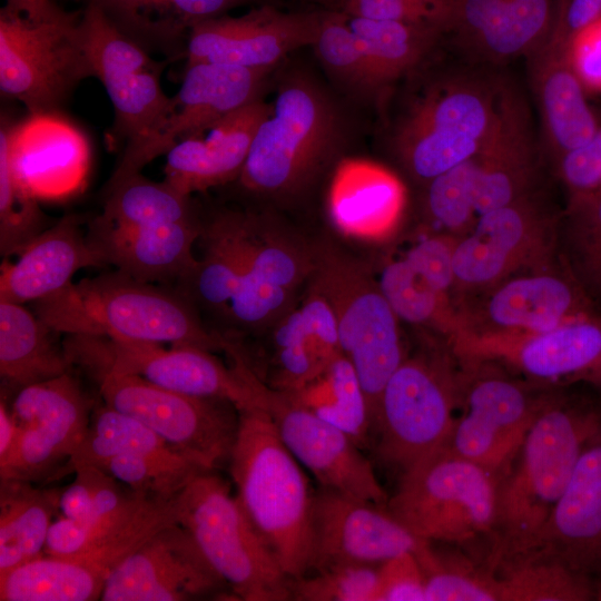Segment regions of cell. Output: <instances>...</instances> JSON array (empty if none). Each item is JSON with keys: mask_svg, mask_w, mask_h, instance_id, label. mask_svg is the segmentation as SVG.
<instances>
[{"mask_svg": "<svg viewBox=\"0 0 601 601\" xmlns=\"http://www.w3.org/2000/svg\"><path fill=\"white\" fill-rule=\"evenodd\" d=\"M601 428V404L585 397L543 400L509 471L500 479L491 561L528 553Z\"/></svg>", "mask_w": 601, "mask_h": 601, "instance_id": "6da1fadb", "label": "cell"}, {"mask_svg": "<svg viewBox=\"0 0 601 601\" xmlns=\"http://www.w3.org/2000/svg\"><path fill=\"white\" fill-rule=\"evenodd\" d=\"M32 312L63 335L189 345L224 351L227 339L207 327L175 286L136 279L120 270L78 283L32 303Z\"/></svg>", "mask_w": 601, "mask_h": 601, "instance_id": "7a4b0ae2", "label": "cell"}, {"mask_svg": "<svg viewBox=\"0 0 601 601\" xmlns=\"http://www.w3.org/2000/svg\"><path fill=\"white\" fill-rule=\"evenodd\" d=\"M239 416L228 464L236 497L284 572L299 579L311 570L315 490L264 410H240Z\"/></svg>", "mask_w": 601, "mask_h": 601, "instance_id": "3957f363", "label": "cell"}, {"mask_svg": "<svg viewBox=\"0 0 601 601\" xmlns=\"http://www.w3.org/2000/svg\"><path fill=\"white\" fill-rule=\"evenodd\" d=\"M505 85L462 72L427 88L394 137L396 154L408 174L427 184L477 155L496 124Z\"/></svg>", "mask_w": 601, "mask_h": 601, "instance_id": "277c9868", "label": "cell"}, {"mask_svg": "<svg viewBox=\"0 0 601 601\" xmlns=\"http://www.w3.org/2000/svg\"><path fill=\"white\" fill-rule=\"evenodd\" d=\"M313 259L308 286L334 312L341 351L358 375L373 426L382 391L406 357L400 319L359 260L329 244L313 247Z\"/></svg>", "mask_w": 601, "mask_h": 601, "instance_id": "5b68a950", "label": "cell"}, {"mask_svg": "<svg viewBox=\"0 0 601 601\" xmlns=\"http://www.w3.org/2000/svg\"><path fill=\"white\" fill-rule=\"evenodd\" d=\"M176 502L178 523L236 599L292 600L293 580L216 471L197 474Z\"/></svg>", "mask_w": 601, "mask_h": 601, "instance_id": "8992f818", "label": "cell"}, {"mask_svg": "<svg viewBox=\"0 0 601 601\" xmlns=\"http://www.w3.org/2000/svg\"><path fill=\"white\" fill-rule=\"evenodd\" d=\"M80 12L56 3L39 11L0 10V91L29 114L59 112L83 79L93 77Z\"/></svg>", "mask_w": 601, "mask_h": 601, "instance_id": "52a82bcc", "label": "cell"}, {"mask_svg": "<svg viewBox=\"0 0 601 601\" xmlns=\"http://www.w3.org/2000/svg\"><path fill=\"white\" fill-rule=\"evenodd\" d=\"M500 477L449 450L402 475L390 513L425 542L463 543L495 530Z\"/></svg>", "mask_w": 601, "mask_h": 601, "instance_id": "ba28073f", "label": "cell"}, {"mask_svg": "<svg viewBox=\"0 0 601 601\" xmlns=\"http://www.w3.org/2000/svg\"><path fill=\"white\" fill-rule=\"evenodd\" d=\"M63 345L72 367L87 375L114 372L140 376L181 394L225 398L237 408L257 407L256 374L235 353L226 366L210 351L162 343L106 336L65 335Z\"/></svg>", "mask_w": 601, "mask_h": 601, "instance_id": "9c48e42d", "label": "cell"}, {"mask_svg": "<svg viewBox=\"0 0 601 601\" xmlns=\"http://www.w3.org/2000/svg\"><path fill=\"white\" fill-rule=\"evenodd\" d=\"M88 376L107 406L140 421L193 463L208 471L229 464L240 421L233 402L181 394L137 375Z\"/></svg>", "mask_w": 601, "mask_h": 601, "instance_id": "30bf717a", "label": "cell"}, {"mask_svg": "<svg viewBox=\"0 0 601 601\" xmlns=\"http://www.w3.org/2000/svg\"><path fill=\"white\" fill-rule=\"evenodd\" d=\"M456 387L445 362L428 353L407 356L386 382L371 446L400 475L446 443L455 418Z\"/></svg>", "mask_w": 601, "mask_h": 601, "instance_id": "8fae6325", "label": "cell"}, {"mask_svg": "<svg viewBox=\"0 0 601 601\" xmlns=\"http://www.w3.org/2000/svg\"><path fill=\"white\" fill-rule=\"evenodd\" d=\"M334 136V115L324 97L306 81H290L259 124L237 180L253 194H290L317 170Z\"/></svg>", "mask_w": 601, "mask_h": 601, "instance_id": "7c38bea8", "label": "cell"}, {"mask_svg": "<svg viewBox=\"0 0 601 601\" xmlns=\"http://www.w3.org/2000/svg\"><path fill=\"white\" fill-rule=\"evenodd\" d=\"M268 71L211 62L187 63L181 85L162 116L127 140L104 195L141 174L146 165L167 155L178 142L201 136L228 115L260 98Z\"/></svg>", "mask_w": 601, "mask_h": 601, "instance_id": "4fadbf2b", "label": "cell"}, {"mask_svg": "<svg viewBox=\"0 0 601 601\" xmlns=\"http://www.w3.org/2000/svg\"><path fill=\"white\" fill-rule=\"evenodd\" d=\"M9 407L19 436L0 462V479L31 483L62 472L83 441L95 408L71 372L20 388Z\"/></svg>", "mask_w": 601, "mask_h": 601, "instance_id": "5bb4252c", "label": "cell"}, {"mask_svg": "<svg viewBox=\"0 0 601 601\" xmlns=\"http://www.w3.org/2000/svg\"><path fill=\"white\" fill-rule=\"evenodd\" d=\"M558 221L533 195L479 216L456 239L454 290L484 292L520 272L545 266L556 249Z\"/></svg>", "mask_w": 601, "mask_h": 601, "instance_id": "9a60e30c", "label": "cell"}, {"mask_svg": "<svg viewBox=\"0 0 601 601\" xmlns=\"http://www.w3.org/2000/svg\"><path fill=\"white\" fill-rule=\"evenodd\" d=\"M597 314L561 266L515 274L482 292L473 305L456 311L451 339L505 337L546 332Z\"/></svg>", "mask_w": 601, "mask_h": 601, "instance_id": "2e32d148", "label": "cell"}, {"mask_svg": "<svg viewBox=\"0 0 601 601\" xmlns=\"http://www.w3.org/2000/svg\"><path fill=\"white\" fill-rule=\"evenodd\" d=\"M80 31L93 77L114 106V138L129 140L165 112L170 97L162 91L160 77L169 60H155L92 3L81 12Z\"/></svg>", "mask_w": 601, "mask_h": 601, "instance_id": "e0dca14e", "label": "cell"}, {"mask_svg": "<svg viewBox=\"0 0 601 601\" xmlns=\"http://www.w3.org/2000/svg\"><path fill=\"white\" fill-rule=\"evenodd\" d=\"M257 406L270 417L280 440L321 486L386 505L388 496L362 449L325 422L256 377Z\"/></svg>", "mask_w": 601, "mask_h": 601, "instance_id": "ac0fdd59", "label": "cell"}, {"mask_svg": "<svg viewBox=\"0 0 601 601\" xmlns=\"http://www.w3.org/2000/svg\"><path fill=\"white\" fill-rule=\"evenodd\" d=\"M453 351L473 362L504 363L546 383H585L601 388V316L588 314L546 332L460 338Z\"/></svg>", "mask_w": 601, "mask_h": 601, "instance_id": "d6986e66", "label": "cell"}, {"mask_svg": "<svg viewBox=\"0 0 601 601\" xmlns=\"http://www.w3.org/2000/svg\"><path fill=\"white\" fill-rule=\"evenodd\" d=\"M230 592L178 522L159 530L107 575L104 601H187ZM231 593V592H230Z\"/></svg>", "mask_w": 601, "mask_h": 601, "instance_id": "ffe728a7", "label": "cell"}, {"mask_svg": "<svg viewBox=\"0 0 601 601\" xmlns=\"http://www.w3.org/2000/svg\"><path fill=\"white\" fill-rule=\"evenodd\" d=\"M324 13L286 12L264 3L242 16L199 22L187 33V63L272 69L288 52L314 45Z\"/></svg>", "mask_w": 601, "mask_h": 601, "instance_id": "44dd1931", "label": "cell"}, {"mask_svg": "<svg viewBox=\"0 0 601 601\" xmlns=\"http://www.w3.org/2000/svg\"><path fill=\"white\" fill-rule=\"evenodd\" d=\"M422 542L386 505L321 485L314 492L309 573L343 564H381L415 552Z\"/></svg>", "mask_w": 601, "mask_h": 601, "instance_id": "7402d4cb", "label": "cell"}, {"mask_svg": "<svg viewBox=\"0 0 601 601\" xmlns=\"http://www.w3.org/2000/svg\"><path fill=\"white\" fill-rule=\"evenodd\" d=\"M313 266V247L253 215L249 262L230 303L227 329L239 337L269 329L295 305Z\"/></svg>", "mask_w": 601, "mask_h": 601, "instance_id": "603a6c76", "label": "cell"}, {"mask_svg": "<svg viewBox=\"0 0 601 601\" xmlns=\"http://www.w3.org/2000/svg\"><path fill=\"white\" fill-rule=\"evenodd\" d=\"M544 398L521 384L484 376L467 390L464 415L454 421L444 449L500 479L509 471Z\"/></svg>", "mask_w": 601, "mask_h": 601, "instance_id": "cb8c5ba5", "label": "cell"}, {"mask_svg": "<svg viewBox=\"0 0 601 601\" xmlns=\"http://www.w3.org/2000/svg\"><path fill=\"white\" fill-rule=\"evenodd\" d=\"M531 552L565 566L601 600V428L583 450Z\"/></svg>", "mask_w": 601, "mask_h": 601, "instance_id": "d4e9b609", "label": "cell"}, {"mask_svg": "<svg viewBox=\"0 0 601 601\" xmlns=\"http://www.w3.org/2000/svg\"><path fill=\"white\" fill-rule=\"evenodd\" d=\"M7 141L13 177L35 199H62L83 185L90 160L88 141L59 112L29 114L8 124Z\"/></svg>", "mask_w": 601, "mask_h": 601, "instance_id": "484cf974", "label": "cell"}, {"mask_svg": "<svg viewBox=\"0 0 601 601\" xmlns=\"http://www.w3.org/2000/svg\"><path fill=\"white\" fill-rule=\"evenodd\" d=\"M203 225L198 220L121 227L96 216L87 237L102 266L142 282L176 286L197 263L193 249Z\"/></svg>", "mask_w": 601, "mask_h": 601, "instance_id": "4316f807", "label": "cell"}, {"mask_svg": "<svg viewBox=\"0 0 601 601\" xmlns=\"http://www.w3.org/2000/svg\"><path fill=\"white\" fill-rule=\"evenodd\" d=\"M268 332L263 363L253 372L274 390L303 385L342 353L334 312L312 287Z\"/></svg>", "mask_w": 601, "mask_h": 601, "instance_id": "83f0119b", "label": "cell"}, {"mask_svg": "<svg viewBox=\"0 0 601 601\" xmlns=\"http://www.w3.org/2000/svg\"><path fill=\"white\" fill-rule=\"evenodd\" d=\"M476 217L533 195L535 148L523 96L505 85L496 124L477 155Z\"/></svg>", "mask_w": 601, "mask_h": 601, "instance_id": "f1b7e54d", "label": "cell"}, {"mask_svg": "<svg viewBox=\"0 0 601 601\" xmlns=\"http://www.w3.org/2000/svg\"><path fill=\"white\" fill-rule=\"evenodd\" d=\"M83 224L81 215H65L32 239L16 263L4 260L0 299L32 304L65 288L78 270L102 266Z\"/></svg>", "mask_w": 601, "mask_h": 601, "instance_id": "f546056e", "label": "cell"}, {"mask_svg": "<svg viewBox=\"0 0 601 601\" xmlns=\"http://www.w3.org/2000/svg\"><path fill=\"white\" fill-rule=\"evenodd\" d=\"M273 104L260 98L228 115L207 137L178 142L166 155L165 181L185 195L237 180L259 124Z\"/></svg>", "mask_w": 601, "mask_h": 601, "instance_id": "4dcf8cb0", "label": "cell"}, {"mask_svg": "<svg viewBox=\"0 0 601 601\" xmlns=\"http://www.w3.org/2000/svg\"><path fill=\"white\" fill-rule=\"evenodd\" d=\"M406 190L387 168L359 158L342 160L328 193V213L335 227L352 238H388L402 219Z\"/></svg>", "mask_w": 601, "mask_h": 601, "instance_id": "1f68e13d", "label": "cell"}, {"mask_svg": "<svg viewBox=\"0 0 601 601\" xmlns=\"http://www.w3.org/2000/svg\"><path fill=\"white\" fill-rule=\"evenodd\" d=\"M530 58L545 145L558 161L600 128L569 59L568 43L545 39Z\"/></svg>", "mask_w": 601, "mask_h": 601, "instance_id": "d6a6232c", "label": "cell"}, {"mask_svg": "<svg viewBox=\"0 0 601 601\" xmlns=\"http://www.w3.org/2000/svg\"><path fill=\"white\" fill-rule=\"evenodd\" d=\"M253 215L226 211L204 223L203 256L175 286L198 312L226 323L231 299L250 256Z\"/></svg>", "mask_w": 601, "mask_h": 601, "instance_id": "836d02e7", "label": "cell"}, {"mask_svg": "<svg viewBox=\"0 0 601 601\" xmlns=\"http://www.w3.org/2000/svg\"><path fill=\"white\" fill-rule=\"evenodd\" d=\"M177 495L171 499L150 497L132 515L105 526L90 528L59 518L49 528L45 553L89 564L107 578L119 562L155 533L178 522Z\"/></svg>", "mask_w": 601, "mask_h": 601, "instance_id": "e575fe53", "label": "cell"}, {"mask_svg": "<svg viewBox=\"0 0 601 601\" xmlns=\"http://www.w3.org/2000/svg\"><path fill=\"white\" fill-rule=\"evenodd\" d=\"M60 333L23 304L0 299V376L19 391L71 372Z\"/></svg>", "mask_w": 601, "mask_h": 601, "instance_id": "d590c367", "label": "cell"}, {"mask_svg": "<svg viewBox=\"0 0 601 601\" xmlns=\"http://www.w3.org/2000/svg\"><path fill=\"white\" fill-rule=\"evenodd\" d=\"M114 454L137 455L188 476L208 471L180 455L140 421L102 403L93 408L86 436L61 474Z\"/></svg>", "mask_w": 601, "mask_h": 601, "instance_id": "8d00e7d4", "label": "cell"}, {"mask_svg": "<svg viewBox=\"0 0 601 601\" xmlns=\"http://www.w3.org/2000/svg\"><path fill=\"white\" fill-rule=\"evenodd\" d=\"M0 480L2 574L43 554L52 516L59 510L61 491L36 487L28 481Z\"/></svg>", "mask_w": 601, "mask_h": 601, "instance_id": "74e56055", "label": "cell"}, {"mask_svg": "<svg viewBox=\"0 0 601 601\" xmlns=\"http://www.w3.org/2000/svg\"><path fill=\"white\" fill-rule=\"evenodd\" d=\"M283 392L342 430L361 449L371 446L372 421L367 400L353 364L343 353L303 385Z\"/></svg>", "mask_w": 601, "mask_h": 601, "instance_id": "f35d334b", "label": "cell"}, {"mask_svg": "<svg viewBox=\"0 0 601 601\" xmlns=\"http://www.w3.org/2000/svg\"><path fill=\"white\" fill-rule=\"evenodd\" d=\"M105 581L89 564L42 554L0 574V601H95Z\"/></svg>", "mask_w": 601, "mask_h": 601, "instance_id": "ab89813d", "label": "cell"}, {"mask_svg": "<svg viewBox=\"0 0 601 601\" xmlns=\"http://www.w3.org/2000/svg\"><path fill=\"white\" fill-rule=\"evenodd\" d=\"M556 249L561 266L601 316V190L569 197L558 221Z\"/></svg>", "mask_w": 601, "mask_h": 601, "instance_id": "60d3db41", "label": "cell"}, {"mask_svg": "<svg viewBox=\"0 0 601 601\" xmlns=\"http://www.w3.org/2000/svg\"><path fill=\"white\" fill-rule=\"evenodd\" d=\"M495 601H589L595 592L554 560L524 553L492 562Z\"/></svg>", "mask_w": 601, "mask_h": 601, "instance_id": "b9f144b4", "label": "cell"}, {"mask_svg": "<svg viewBox=\"0 0 601 601\" xmlns=\"http://www.w3.org/2000/svg\"><path fill=\"white\" fill-rule=\"evenodd\" d=\"M345 14L348 26L364 45L375 86L390 82L415 67L442 36L400 21Z\"/></svg>", "mask_w": 601, "mask_h": 601, "instance_id": "7bdbcfd3", "label": "cell"}, {"mask_svg": "<svg viewBox=\"0 0 601 601\" xmlns=\"http://www.w3.org/2000/svg\"><path fill=\"white\" fill-rule=\"evenodd\" d=\"M104 209L97 217L110 225L134 227L200 220L190 195L165 180L152 181L135 175L104 195Z\"/></svg>", "mask_w": 601, "mask_h": 601, "instance_id": "ee69618b", "label": "cell"}, {"mask_svg": "<svg viewBox=\"0 0 601 601\" xmlns=\"http://www.w3.org/2000/svg\"><path fill=\"white\" fill-rule=\"evenodd\" d=\"M559 0H509L471 51L493 62L529 57L548 38Z\"/></svg>", "mask_w": 601, "mask_h": 601, "instance_id": "f6af8a7d", "label": "cell"}, {"mask_svg": "<svg viewBox=\"0 0 601 601\" xmlns=\"http://www.w3.org/2000/svg\"><path fill=\"white\" fill-rule=\"evenodd\" d=\"M378 285L400 321L450 335L456 317L450 297L432 288L404 256L383 266Z\"/></svg>", "mask_w": 601, "mask_h": 601, "instance_id": "bcb514c9", "label": "cell"}, {"mask_svg": "<svg viewBox=\"0 0 601 601\" xmlns=\"http://www.w3.org/2000/svg\"><path fill=\"white\" fill-rule=\"evenodd\" d=\"M8 121L0 129V254L3 258L18 256L40 233L47 229L48 216L39 200L24 193L17 184L9 161Z\"/></svg>", "mask_w": 601, "mask_h": 601, "instance_id": "7dc6e473", "label": "cell"}, {"mask_svg": "<svg viewBox=\"0 0 601 601\" xmlns=\"http://www.w3.org/2000/svg\"><path fill=\"white\" fill-rule=\"evenodd\" d=\"M477 155L426 184V213L444 233L464 235L477 219L474 197Z\"/></svg>", "mask_w": 601, "mask_h": 601, "instance_id": "c3c4849f", "label": "cell"}, {"mask_svg": "<svg viewBox=\"0 0 601 601\" xmlns=\"http://www.w3.org/2000/svg\"><path fill=\"white\" fill-rule=\"evenodd\" d=\"M380 564H343L293 580L292 600L376 601Z\"/></svg>", "mask_w": 601, "mask_h": 601, "instance_id": "681fc988", "label": "cell"}, {"mask_svg": "<svg viewBox=\"0 0 601 601\" xmlns=\"http://www.w3.org/2000/svg\"><path fill=\"white\" fill-rule=\"evenodd\" d=\"M321 60L337 76L355 85L375 87L362 40L342 10H326L313 45Z\"/></svg>", "mask_w": 601, "mask_h": 601, "instance_id": "f907efd6", "label": "cell"}, {"mask_svg": "<svg viewBox=\"0 0 601 601\" xmlns=\"http://www.w3.org/2000/svg\"><path fill=\"white\" fill-rule=\"evenodd\" d=\"M342 11L352 16L394 20L453 33L460 0H341Z\"/></svg>", "mask_w": 601, "mask_h": 601, "instance_id": "816d5d0a", "label": "cell"}, {"mask_svg": "<svg viewBox=\"0 0 601 601\" xmlns=\"http://www.w3.org/2000/svg\"><path fill=\"white\" fill-rule=\"evenodd\" d=\"M258 1L260 0H159L146 18L137 39L140 43L142 37L155 38L161 43H173L199 22Z\"/></svg>", "mask_w": 601, "mask_h": 601, "instance_id": "f5cc1de1", "label": "cell"}, {"mask_svg": "<svg viewBox=\"0 0 601 601\" xmlns=\"http://www.w3.org/2000/svg\"><path fill=\"white\" fill-rule=\"evenodd\" d=\"M456 239L449 233L426 235L404 255L432 288L447 297L454 292L453 254Z\"/></svg>", "mask_w": 601, "mask_h": 601, "instance_id": "db71d44e", "label": "cell"}, {"mask_svg": "<svg viewBox=\"0 0 601 601\" xmlns=\"http://www.w3.org/2000/svg\"><path fill=\"white\" fill-rule=\"evenodd\" d=\"M559 174L569 197L585 196L601 190V126L581 147L558 161Z\"/></svg>", "mask_w": 601, "mask_h": 601, "instance_id": "11a10c76", "label": "cell"}, {"mask_svg": "<svg viewBox=\"0 0 601 601\" xmlns=\"http://www.w3.org/2000/svg\"><path fill=\"white\" fill-rule=\"evenodd\" d=\"M425 600V579L414 552L401 553L378 566L376 601Z\"/></svg>", "mask_w": 601, "mask_h": 601, "instance_id": "9f6ffc18", "label": "cell"}, {"mask_svg": "<svg viewBox=\"0 0 601 601\" xmlns=\"http://www.w3.org/2000/svg\"><path fill=\"white\" fill-rule=\"evenodd\" d=\"M568 53L585 92L601 93V17L570 38Z\"/></svg>", "mask_w": 601, "mask_h": 601, "instance_id": "6f0895ef", "label": "cell"}, {"mask_svg": "<svg viewBox=\"0 0 601 601\" xmlns=\"http://www.w3.org/2000/svg\"><path fill=\"white\" fill-rule=\"evenodd\" d=\"M601 17V0H559L549 39L569 43L580 29Z\"/></svg>", "mask_w": 601, "mask_h": 601, "instance_id": "680465c9", "label": "cell"}, {"mask_svg": "<svg viewBox=\"0 0 601 601\" xmlns=\"http://www.w3.org/2000/svg\"><path fill=\"white\" fill-rule=\"evenodd\" d=\"M159 0H89L101 9L121 30L137 39L138 33Z\"/></svg>", "mask_w": 601, "mask_h": 601, "instance_id": "91938a15", "label": "cell"}, {"mask_svg": "<svg viewBox=\"0 0 601 601\" xmlns=\"http://www.w3.org/2000/svg\"><path fill=\"white\" fill-rule=\"evenodd\" d=\"M76 479L60 493L59 510L65 518L88 525L92 522V501L88 485L79 472Z\"/></svg>", "mask_w": 601, "mask_h": 601, "instance_id": "94428289", "label": "cell"}, {"mask_svg": "<svg viewBox=\"0 0 601 601\" xmlns=\"http://www.w3.org/2000/svg\"><path fill=\"white\" fill-rule=\"evenodd\" d=\"M19 436V426L13 418L7 401L0 402V462L4 461L13 450Z\"/></svg>", "mask_w": 601, "mask_h": 601, "instance_id": "6125c7cd", "label": "cell"}, {"mask_svg": "<svg viewBox=\"0 0 601 601\" xmlns=\"http://www.w3.org/2000/svg\"><path fill=\"white\" fill-rule=\"evenodd\" d=\"M52 3L51 0H7L6 4L18 10L31 12L45 9Z\"/></svg>", "mask_w": 601, "mask_h": 601, "instance_id": "be15d7a7", "label": "cell"}, {"mask_svg": "<svg viewBox=\"0 0 601 601\" xmlns=\"http://www.w3.org/2000/svg\"><path fill=\"white\" fill-rule=\"evenodd\" d=\"M326 1H331V0H326ZM341 2V0H338Z\"/></svg>", "mask_w": 601, "mask_h": 601, "instance_id": "e7e4bbea", "label": "cell"}]
</instances>
